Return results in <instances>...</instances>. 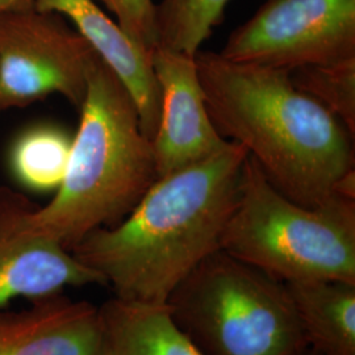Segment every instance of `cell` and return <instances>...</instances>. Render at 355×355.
Segmentation results:
<instances>
[{
    "instance_id": "6da1fadb",
    "label": "cell",
    "mask_w": 355,
    "mask_h": 355,
    "mask_svg": "<svg viewBox=\"0 0 355 355\" xmlns=\"http://www.w3.org/2000/svg\"><path fill=\"white\" fill-rule=\"evenodd\" d=\"M248 157L229 141L209 158L158 178L121 223L92 230L71 253L111 284L116 297L166 304L178 284L220 250Z\"/></svg>"
},
{
    "instance_id": "7a4b0ae2",
    "label": "cell",
    "mask_w": 355,
    "mask_h": 355,
    "mask_svg": "<svg viewBox=\"0 0 355 355\" xmlns=\"http://www.w3.org/2000/svg\"><path fill=\"white\" fill-rule=\"evenodd\" d=\"M198 73L217 132L241 145L274 189L316 207L354 170L353 137L343 123L296 89L290 71L198 51Z\"/></svg>"
},
{
    "instance_id": "3957f363",
    "label": "cell",
    "mask_w": 355,
    "mask_h": 355,
    "mask_svg": "<svg viewBox=\"0 0 355 355\" xmlns=\"http://www.w3.org/2000/svg\"><path fill=\"white\" fill-rule=\"evenodd\" d=\"M64 180L33 214L40 233L73 250L92 230L121 223L158 179L154 149L137 107L95 54Z\"/></svg>"
},
{
    "instance_id": "277c9868",
    "label": "cell",
    "mask_w": 355,
    "mask_h": 355,
    "mask_svg": "<svg viewBox=\"0 0 355 355\" xmlns=\"http://www.w3.org/2000/svg\"><path fill=\"white\" fill-rule=\"evenodd\" d=\"M220 249L283 283L355 284V199L334 193L316 207L295 203L248 157Z\"/></svg>"
},
{
    "instance_id": "5b68a950",
    "label": "cell",
    "mask_w": 355,
    "mask_h": 355,
    "mask_svg": "<svg viewBox=\"0 0 355 355\" xmlns=\"http://www.w3.org/2000/svg\"><path fill=\"white\" fill-rule=\"evenodd\" d=\"M166 304L205 355H300L308 349L286 283L221 249L195 267Z\"/></svg>"
},
{
    "instance_id": "8992f818",
    "label": "cell",
    "mask_w": 355,
    "mask_h": 355,
    "mask_svg": "<svg viewBox=\"0 0 355 355\" xmlns=\"http://www.w3.org/2000/svg\"><path fill=\"white\" fill-rule=\"evenodd\" d=\"M95 51L71 23L33 7L0 15V112L58 94L78 110Z\"/></svg>"
},
{
    "instance_id": "52a82bcc",
    "label": "cell",
    "mask_w": 355,
    "mask_h": 355,
    "mask_svg": "<svg viewBox=\"0 0 355 355\" xmlns=\"http://www.w3.org/2000/svg\"><path fill=\"white\" fill-rule=\"evenodd\" d=\"M220 54L287 71L355 57V0H267Z\"/></svg>"
},
{
    "instance_id": "ba28073f",
    "label": "cell",
    "mask_w": 355,
    "mask_h": 355,
    "mask_svg": "<svg viewBox=\"0 0 355 355\" xmlns=\"http://www.w3.org/2000/svg\"><path fill=\"white\" fill-rule=\"evenodd\" d=\"M37 205L0 186V308L17 297L36 300L67 287L105 284L76 255L33 225Z\"/></svg>"
},
{
    "instance_id": "9c48e42d",
    "label": "cell",
    "mask_w": 355,
    "mask_h": 355,
    "mask_svg": "<svg viewBox=\"0 0 355 355\" xmlns=\"http://www.w3.org/2000/svg\"><path fill=\"white\" fill-rule=\"evenodd\" d=\"M150 60L161 91V119L152 140L161 178L221 152L229 141L208 114L195 55L157 46Z\"/></svg>"
},
{
    "instance_id": "30bf717a",
    "label": "cell",
    "mask_w": 355,
    "mask_h": 355,
    "mask_svg": "<svg viewBox=\"0 0 355 355\" xmlns=\"http://www.w3.org/2000/svg\"><path fill=\"white\" fill-rule=\"evenodd\" d=\"M0 355H103L99 306L61 292L0 309Z\"/></svg>"
},
{
    "instance_id": "8fae6325",
    "label": "cell",
    "mask_w": 355,
    "mask_h": 355,
    "mask_svg": "<svg viewBox=\"0 0 355 355\" xmlns=\"http://www.w3.org/2000/svg\"><path fill=\"white\" fill-rule=\"evenodd\" d=\"M41 11L67 19L125 86L137 107L142 132L153 140L161 119V91L150 53L144 51L94 0H35Z\"/></svg>"
},
{
    "instance_id": "7c38bea8",
    "label": "cell",
    "mask_w": 355,
    "mask_h": 355,
    "mask_svg": "<svg viewBox=\"0 0 355 355\" xmlns=\"http://www.w3.org/2000/svg\"><path fill=\"white\" fill-rule=\"evenodd\" d=\"M103 355H205L180 329L167 304L120 297L99 306Z\"/></svg>"
},
{
    "instance_id": "4fadbf2b",
    "label": "cell",
    "mask_w": 355,
    "mask_h": 355,
    "mask_svg": "<svg viewBox=\"0 0 355 355\" xmlns=\"http://www.w3.org/2000/svg\"><path fill=\"white\" fill-rule=\"evenodd\" d=\"M308 347L318 355H355V284L341 280L286 283Z\"/></svg>"
},
{
    "instance_id": "5bb4252c",
    "label": "cell",
    "mask_w": 355,
    "mask_h": 355,
    "mask_svg": "<svg viewBox=\"0 0 355 355\" xmlns=\"http://www.w3.org/2000/svg\"><path fill=\"white\" fill-rule=\"evenodd\" d=\"M71 144L60 128H31L12 145L10 166L13 175L31 190H57L64 180Z\"/></svg>"
},
{
    "instance_id": "9a60e30c",
    "label": "cell",
    "mask_w": 355,
    "mask_h": 355,
    "mask_svg": "<svg viewBox=\"0 0 355 355\" xmlns=\"http://www.w3.org/2000/svg\"><path fill=\"white\" fill-rule=\"evenodd\" d=\"M229 0H162L157 4L158 46L195 55L223 21Z\"/></svg>"
},
{
    "instance_id": "2e32d148",
    "label": "cell",
    "mask_w": 355,
    "mask_h": 355,
    "mask_svg": "<svg viewBox=\"0 0 355 355\" xmlns=\"http://www.w3.org/2000/svg\"><path fill=\"white\" fill-rule=\"evenodd\" d=\"M293 86L337 117L355 135V57L290 71Z\"/></svg>"
},
{
    "instance_id": "e0dca14e",
    "label": "cell",
    "mask_w": 355,
    "mask_h": 355,
    "mask_svg": "<svg viewBox=\"0 0 355 355\" xmlns=\"http://www.w3.org/2000/svg\"><path fill=\"white\" fill-rule=\"evenodd\" d=\"M116 17V23L144 51L158 46L157 4L153 0H94Z\"/></svg>"
},
{
    "instance_id": "ac0fdd59",
    "label": "cell",
    "mask_w": 355,
    "mask_h": 355,
    "mask_svg": "<svg viewBox=\"0 0 355 355\" xmlns=\"http://www.w3.org/2000/svg\"><path fill=\"white\" fill-rule=\"evenodd\" d=\"M35 0H0V15L13 10L33 7Z\"/></svg>"
},
{
    "instance_id": "d6986e66",
    "label": "cell",
    "mask_w": 355,
    "mask_h": 355,
    "mask_svg": "<svg viewBox=\"0 0 355 355\" xmlns=\"http://www.w3.org/2000/svg\"><path fill=\"white\" fill-rule=\"evenodd\" d=\"M300 355H318V353H315V352H313V350H312V349H309V347H308V349H306V350H304V352H303V353H302V354Z\"/></svg>"
}]
</instances>
